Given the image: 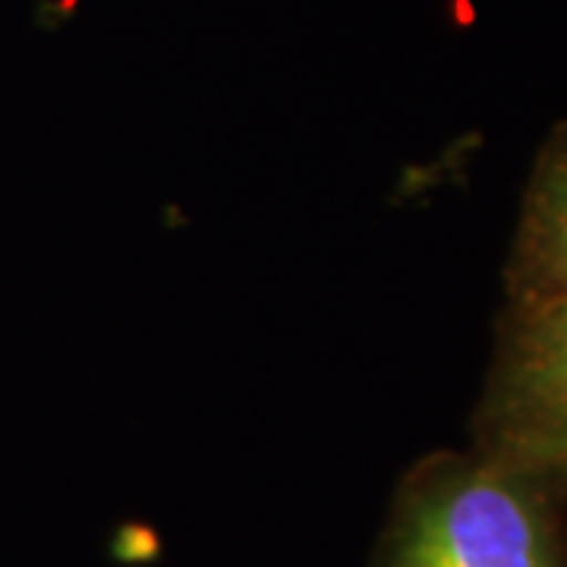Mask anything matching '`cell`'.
<instances>
[{"label":"cell","instance_id":"7a4b0ae2","mask_svg":"<svg viewBox=\"0 0 567 567\" xmlns=\"http://www.w3.org/2000/svg\"><path fill=\"white\" fill-rule=\"evenodd\" d=\"M473 445L567 476V293L502 306Z\"/></svg>","mask_w":567,"mask_h":567},{"label":"cell","instance_id":"6da1fadb","mask_svg":"<svg viewBox=\"0 0 567 567\" xmlns=\"http://www.w3.org/2000/svg\"><path fill=\"white\" fill-rule=\"evenodd\" d=\"M372 567H567V476L432 451L394 488Z\"/></svg>","mask_w":567,"mask_h":567},{"label":"cell","instance_id":"3957f363","mask_svg":"<svg viewBox=\"0 0 567 567\" xmlns=\"http://www.w3.org/2000/svg\"><path fill=\"white\" fill-rule=\"evenodd\" d=\"M567 293V121L536 152L505 262V300L529 303Z\"/></svg>","mask_w":567,"mask_h":567}]
</instances>
